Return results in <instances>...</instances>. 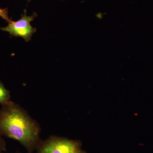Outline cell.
<instances>
[{
  "mask_svg": "<svg viewBox=\"0 0 153 153\" xmlns=\"http://www.w3.org/2000/svg\"><path fill=\"white\" fill-rule=\"evenodd\" d=\"M38 124L20 105L13 102L0 109V134L19 141L28 149L33 147L39 139Z\"/></svg>",
  "mask_w": 153,
  "mask_h": 153,
  "instance_id": "6da1fadb",
  "label": "cell"
},
{
  "mask_svg": "<svg viewBox=\"0 0 153 153\" xmlns=\"http://www.w3.org/2000/svg\"><path fill=\"white\" fill-rule=\"evenodd\" d=\"M38 15L36 12L31 16L27 15V10H24V15H22L21 19L17 22L11 21L7 26L1 28L2 31L8 32L12 36L21 37L26 42L31 40L33 34L36 33L37 29L33 27L30 24Z\"/></svg>",
  "mask_w": 153,
  "mask_h": 153,
  "instance_id": "7a4b0ae2",
  "label": "cell"
},
{
  "mask_svg": "<svg viewBox=\"0 0 153 153\" xmlns=\"http://www.w3.org/2000/svg\"><path fill=\"white\" fill-rule=\"evenodd\" d=\"M39 153H85L79 143L62 138L52 137L41 146Z\"/></svg>",
  "mask_w": 153,
  "mask_h": 153,
  "instance_id": "3957f363",
  "label": "cell"
},
{
  "mask_svg": "<svg viewBox=\"0 0 153 153\" xmlns=\"http://www.w3.org/2000/svg\"><path fill=\"white\" fill-rule=\"evenodd\" d=\"M10 91L0 81V103L2 105L6 104L10 101Z\"/></svg>",
  "mask_w": 153,
  "mask_h": 153,
  "instance_id": "277c9868",
  "label": "cell"
},
{
  "mask_svg": "<svg viewBox=\"0 0 153 153\" xmlns=\"http://www.w3.org/2000/svg\"><path fill=\"white\" fill-rule=\"evenodd\" d=\"M0 17L4 19L8 23H10L12 21L11 19L9 18L8 9H1L0 8Z\"/></svg>",
  "mask_w": 153,
  "mask_h": 153,
  "instance_id": "5b68a950",
  "label": "cell"
},
{
  "mask_svg": "<svg viewBox=\"0 0 153 153\" xmlns=\"http://www.w3.org/2000/svg\"><path fill=\"white\" fill-rule=\"evenodd\" d=\"M1 134H0V152L4 149V146L2 139L1 137Z\"/></svg>",
  "mask_w": 153,
  "mask_h": 153,
  "instance_id": "8992f818",
  "label": "cell"
},
{
  "mask_svg": "<svg viewBox=\"0 0 153 153\" xmlns=\"http://www.w3.org/2000/svg\"><path fill=\"white\" fill-rule=\"evenodd\" d=\"M31 1V0H27L28 2H30Z\"/></svg>",
  "mask_w": 153,
  "mask_h": 153,
  "instance_id": "52a82bcc",
  "label": "cell"
}]
</instances>
